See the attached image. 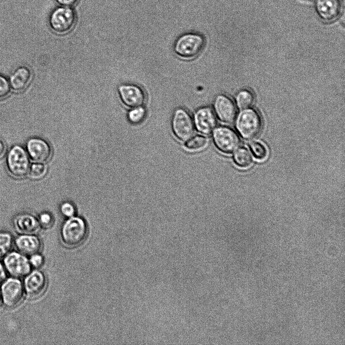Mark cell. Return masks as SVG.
Here are the masks:
<instances>
[{
	"label": "cell",
	"mask_w": 345,
	"mask_h": 345,
	"mask_svg": "<svg viewBox=\"0 0 345 345\" xmlns=\"http://www.w3.org/2000/svg\"><path fill=\"white\" fill-rule=\"evenodd\" d=\"M29 262L32 266L38 268L43 265L44 259L41 255L37 253L31 255Z\"/></svg>",
	"instance_id": "cell-29"
},
{
	"label": "cell",
	"mask_w": 345,
	"mask_h": 345,
	"mask_svg": "<svg viewBox=\"0 0 345 345\" xmlns=\"http://www.w3.org/2000/svg\"><path fill=\"white\" fill-rule=\"evenodd\" d=\"M238 107L241 109H245L251 107L254 101L253 93L249 90H242L239 92L236 98Z\"/></svg>",
	"instance_id": "cell-21"
},
{
	"label": "cell",
	"mask_w": 345,
	"mask_h": 345,
	"mask_svg": "<svg viewBox=\"0 0 345 345\" xmlns=\"http://www.w3.org/2000/svg\"><path fill=\"white\" fill-rule=\"evenodd\" d=\"M233 160L237 166L242 168L249 167L253 161L251 154L244 147H240L235 152Z\"/></svg>",
	"instance_id": "cell-19"
},
{
	"label": "cell",
	"mask_w": 345,
	"mask_h": 345,
	"mask_svg": "<svg viewBox=\"0 0 345 345\" xmlns=\"http://www.w3.org/2000/svg\"><path fill=\"white\" fill-rule=\"evenodd\" d=\"M236 127L240 136L244 139L256 138L262 128V121L259 113L249 108L243 110L236 121Z\"/></svg>",
	"instance_id": "cell-3"
},
{
	"label": "cell",
	"mask_w": 345,
	"mask_h": 345,
	"mask_svg": "<svg viewBox=\"0 0 345 345\" xmlns=\"http://www.w3.org/2000/svg\"><path fill=\"white\" fill-rule=\"evenodd\" d=\"M249 147L255 158L258 160H264L267 155V151L261 142L253 141L249 144Z\"/></svg>",
	"instance_id": "cell-24"
},
{
	"label": "cell",
	"mask_w": 345,
	"mask_h": 345,
	"mask_svg": "<svg viewBox=\"0 0 345 345\" xmlns=\"http://www.w3.org/2000/svg\"><path fill=\"white\" fill-rule=\"evenodd\" d=\"M119 92L122 102L131 108L142 106L146 100L143 90L135 85H122L119 87Z\"/></svg>",
	"instance_id": "cell-12"
},
{
	"label": "cell",
	"mask_w": 345,
	"mask_h": 345,
	"mask_svg": "<svg viewBox=\"0 0 345 345\" xmlns=\"http://www.w3.org/2000/svg\"><path fill=\"white\" fill-rule=\"evenodd\" d=\"M208 144V139L203 135H196L185 143L186 148L190 151H196L203 149Z\"/></svg>",
	"instance_id": "cell-22"
},
{
	"label": "cell",
	"mask_w": 345,
	"mask_h": 345,
	"mask_svg": "<svg viewBox=\"0 0 345 345\" xmlns=\"http://www.w3.org/2000/svg\"><path fill=\"white\" fill-rule=\"evenodd\" d=\"M215 113L219 120L225 123H231L236 116V108L233 101L225 95H219L215 100Z\"/></svg>",
	"instance_id": "cell-14"
},
{
	"label": "cell",
	"mask_w": 345,
	"mask_h": 345,
	"mask_svg": "<svg viewBox=\"0 0 345 345\" xmlns=\"http://www.w3.org/2000/svg\"><path fill=\"white\" fill-rule=\"evenodd\" d=\"M205 44L204 38L195 33H187L180 36L175 45V51L180 57L190 59L197 56Z\"/></svg>",
	"instance_id": "cell-5"
},
{
	"label": "cell",
	"mask_w": 345,
	"mask_h": 345,
	"mask_svg": "<svg viewBox=\"0 0 345 345\" xmlns=\"http://www.w3.org/2000/svg\"><path fill=\"white\" fill-rule=\"evenodd\" d=\"M15 243L18 250L26 255L37 254L41 248L40 239L33 234H21L16 238Z\"/></svg>",
	"instance_id": "cell-16"
},
{
	"label": "cell",
	"mask_w": 345,
	"mask_h": 345,
	"mask_svg": "<svg viewBox=\"0 0 345 345\" xmlns=\"http://www.w3.org/2000/svg\"><path fill=\"white\" fill-rule=\"evenodd\" d=\"M7 152V146L5 143L0 139V159H1L6 154Z\"/></svg>",
	"instance_id": "cell-32"
},
{
	"label": "cell",
	"mask_w": 345,
	"mask_h": 345,
	"mask_svg": "<svg viewBox=\"0 0 345 345\" xmlns=\"http://www.w3.org/2000/svg\"><path fill=\"white\" fill-rule=\"evenodd\" d=\"M213 140L218 149L225 154H231L237 149L240 140L234 130L227 126L215 128L213 134Z\"/></svg>",
	"instance_id": "cell-6"
},
{
	"label": "cell",
	"mask_w": 345,
	"mask_h": 345,
	"mask_svg": "<svg viewBox=\"0 0 345 345\" xmlns=\"http://www.w3.org/2000/svg\"><path fill=\"white\" fill-rule=\"evenodd\" d=\"M40 227L43 229L51 228L54 224V218L48 213H43L39 215L38 219Z\"/></svg>",
	"instance_id": "cell-27"
},
{
	"label": "cell",
	"mask_w": 345,
	"mask_h": 345,
	"mask_svg": "<svg viewBox=\"0 0 345 345\" xmlns=\"http://www.w3.org/2000/svg\"><path fill=\"white\" fill-rule=\"evenodd\" d=\"M88 228L85 221L81 218L73 216L69 218L62 225L61 237L63 242L69 247H76L86 239Z\"/></svg>",
	"instance_id": "cell-1"
},
{
	"label": "cell",
	"mask_w": 345,
	"mask_h": 345,
	"mask_svg": "<svg viewBox=\"0 0 345 345\" xmlns=\"http://www.w3.org/2000/svg\"><path fill=\"white\" fill-rule=\"evenodd\" d=\"M13 242V237L10 233L0 231V259L4 258L9 253Z\"/></svg>",
	"instance_id": "cell-20"
},
{
	"label": "cell",
	"mask_w": 345,
	"mask_h": 345,
	"mask_svg": "<svg viewBox=\"0 0 345 345\" xmlns=\"http://www.w3.org/2000/svg\"><path fill=\"white\" fill-rule=\"evenodd\" d=\"M26 151L29 159L33 162L45 163L51 159L52 151L50 144L40 138H31L26 144Z\"/></svg>",
	"instance_id": "cell-10"
},
{
	"label": "cell",
	"mask_w": 345,
	"mask_h": 345,
	"mask_svg": "<svg viewBox=\"0 0 345 345\" xmlns=\"http://www.w3.org/2000/svg\"><path fill=\"white\" fill-rule=\"evenodd\" d=\"M7 274L5 267L0 262V283L3 282L6 278Z\"/></svg>",
	"instance_id": "cell-31"
},
{
	"label": "cell",
	"mask_w": 345,
	"mask_h": 345,
	"mask_svg": "<svg viewBox=\"0 0 345 345\" xmlns=\"http://www.w3.org/2000/svg\"><path fill=\"white\" fill-rule=\"evenodd\" d=\"M6 165L9 173L14 178L22 179L26 177L30 166L26 150L18 144L12 146L7 154Z\"/></svg>",
	"instance_id": "cell-2"
},
{
	"label": "cell",
	"mask_w": 345,
	"mask_h": 345,
	"mask_svg": "<svg viewBox=\"0 0 345 345\" xmlns=\"http://www.w3.org/2000/svg\"><path fill=\"white\" fill-rule=\"evenodd\" d=\"M1 299H2V297H1V291H0V305H1Z\"/></svg>",
	"instance_id": "cell-33"
},
{
	"label": "cell",
	"mask_w": 345,
	"mask_h": 345,
	"mask_svg": "<svg viewBox=\"0 0 345 345\" xmlns=\"http://www.w3.org/2000/svg\"><path fill=\"white\" fill-rule=\"evenodd\" d=\"M172 129L175 136L181 140L190 138L194 133V125L189 113L184 109H178L172 119Z\"/></svg>",
	"instance_id": "cell-8"
},
{
	"label": "cell",
	"mask_w": 345,
	"mask_h": 345,
	"mask_svg": "<svg viewBox=\"0 0 345 345\" xmlns=\"http://www.w3.org/2000/svg\"><path fill=\"white\" fill-rule=\"evenodd\" d=\"M24 293L21 281L16 278H9L5 280L1 286V297L5 305L14 308L22 302Z\"/></svg>",
	"instance_id": "cell-7"
},
{
	"label": "cell",
	"mask_w": 345,
	"mask_h": 345,
	"mask_svg": "<svg viewBox=\"0 0 345 345\" xmlns=\"http://www.w3.org/2000/svg\"><path fill=\"white\" fill-rule=\"evenodd\" d=\"M47 168L44 163H35L31 164L28 172L29 176L34 180H38L46 174Z\"/></svg>",
	"instance_id": "cell-23"
},
{
	"label": "cell",
	"mask_w": 345,
	"mask_h": 345,
	"mask_svg": "<svg viewBox=\"0 0 345 345\" xmlns=\"http://www.w3.org/2000/svg\"><path fill=\"white\" fill-rule=\"evenodd\" d=\"M60 210L62 214L68 218L74 216L76 214L75 207L69 202H65L62 204Z\"/></svg>",
	"instance_id": "cell-28"
},
{
	"label": "cell",
	"mask_w": 345,
	"mask_h": 345,
	"mask_svg": "<svg viewBox=\"0 0 345 345\" xmlns=\"http://www.w3.org/2000/svg\"><path fill=\"white\" fill-rule=\"evenodd\" d=\"M146 110L142 106L132 108L128 114L129 121L133 124L141 122L146 116Z\"/></svg>",
	"instance_id": "cell-25"
},
{
	"label": "cell",
	"mask_w": 345,
	"mask_h": 345,
	"mask_svg": "<svg viewBox=\"0 0 345 345\" xmlns=\"http://www.w3.org/2000/svg\"><path fill=\"white\" fill-rule=\"evenodd\" d=\"M32 79L31 70L27 67L21 66L12 74L9 83L14 91L19 92L24 90L29 85Z\"/></svg>",
	"instance_id": "cell-17"
},
{
	"label": "cell",
	"mask_w": 345,
	"mask_h": 345,
	"mask_svg": "<svg viewBox=\"0 0 345 345\" xmlns=\"http://www.w3.org/2000/svg\"><path fill=\"white\" fill-rule=\"evenodd\" d=\"M13 225L19 233L33 234L37 232L40 227L37 219L33 215L23 213L16 215L13 219Z\"/></svg>",
	"instance_id": "cell-15"
},
{
	"label": "cell",
	"mask_w": 345,
	"mask_h": 345,
	"mask_svg": "<svg viewBox=\"0 0 345 345\" xmlns=\"http://www.w3.org/2000/svg\"><path fill=\"white\" fill-rule=\"evenodd\" d=\"M194 120L196 129L204 134L211 133L217 124L216 116L209 107H203L198 110L194 114Z\"/></svg>",
	"instance_id": "cell-13"
},
{
	"label": "cell",
	"mask_w": 345,
	"mask_h": 345,
	"mask_svg": "<svg viewBox=\"0 0 345 345\" xmlns=\"http://www.w3.org/2000/svg\"><path fill=\"white\" fill-rule=\"evenodd\" d=\"M55 1L61 6L71 7L75 5L78 0H55Z\"/></svg>",
	"instance_id": "cell-30"
},
{
	"label": "cell",
	"mask_w": 345,
	"mask_h": 345,
	"mask_svg": "<svg viewBox=\"0 0 345 345\" xmlns=\"http://www.w3.org/2000/svg\"><path fill=\"white\" fill-rule=\"evenodd\" d=\"M47 286L46 277L43 272L35 270L28 274L24 282V289L26 295L31 299L41 295Z\"/></svg>",
	"instance_id": "cell-11"
},
{
	"label": "cell",
	"mask_w": 345,
	"mask_h": 345,
	"mask_svg": "<svg viewBox=\"0 0 345 345\" xmlns=\"http://www.w3.org/2000/svg\"><path fill=\"white\" fill-rule=\"evenodd\" d=\"M76 22V12L70 7L60 6L55 8L48 18L50 28L58 34H65L71 31Z\"/></svg>",
	"instance_id": "cell-4"
},
{
	"label": "cell",
	"mask_w": 345,
	"mask_h": 345,
	"mask_svg": "<svg viewBox=\"0 0 345 345\" xmlns=\"http://www.w3.org/2000/svg\"><path fill=\"white\" fill-rule=\"evenodd\" d=\"M4 267L8 273L14 277L26 276L31 270L28 259L23 255L13 252L4 257Z\"/></svg>",
	"instance_id": "cell-9"
},
{
	"label": "cell",
	"mask_w": 345,
	"mask_h": 345,
	"mask_svg": "<svg viewBox=\"0 0 345 345\" xmlns=\"http://www.w3.org/2000/svg\"><path fill=\"white\" fill-rule=\"evenodd\" d=\"M316 8L322 19L331 21L338 15L340 6L338 0H317Z\"/></svg>",
	"instance_id": "cell-18"
},
{
	"label": "cell",
	"mask_w": 345,
	"mask_h": 345,
	"mask_svg": "<svg viewBox=\"0 0 345 345\" xmlns=\"http://www.w3.org/2000/svg\"><path fill=\"white\" fill-rule=\"evenodd\" d=\"M9 81L4 76L0 75V100L6 98L11 91Z\"/></svg>",
	"instance_id": "cell-26"
}]
</instances>
